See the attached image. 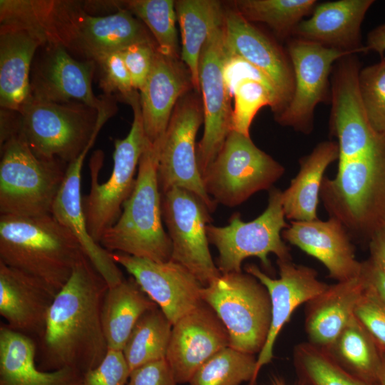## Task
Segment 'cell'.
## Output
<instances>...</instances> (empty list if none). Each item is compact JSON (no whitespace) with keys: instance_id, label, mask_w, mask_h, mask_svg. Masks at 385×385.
Listing matches in <instances>:
<instances>
[{"instance_id":"6da1fadb","label":"cell","mask_w":385,"mask_h":385,"mask_svg":"<svg viewBox=\"0 0 385 385\" xmlns=\"http://www.w3.org/2000/svg\"><path fill=\"white\" fill-rule=\"evenodd\" d=\"M108 289L83 253L48 310L41 339L40 369L68 367L85 373L101 362L108 350L101 321Z\"/></svg>"},{"instance_id":"7a4b0ae2","label":"cell","mask_w":385,"mask_h":385,"mask_svg":"<svg viewBox=\"0 0 385 385\" xmlns=\"http://www.w3.org/2000/svg\"><path fill=\"white\" fill-rule=\"evenodd\" d=\"M319 197L351 240L368 245L385 227V135L362 152L338 160L337 174L324 178Z\"/></svg>"},{"instance_id":"3957f363","label":"cell","mask_w":385,"mask_h":385,"mask_svg":"<svg viewBox=\"0 0 385 385\" xmlns=\"http://www.w3.org/2000/svg\"><path fill=\"white\" fill-rule=\"evenodd\" d=\"M83 253L51 214L0 215V262L38 279L56 294Z\"/></svg>"},{"instance_id":"277c9868","label":"cell","mask_w":385,"mask_h":385,"mask_svg":"<svg viewBox=\"0 0 385 385\" xmlns=\"http://www.w3.org/2000/svg\"><path fill=\"white\" fill-rule=\"evenodd\" d=\"M113 100L107 98L97 110L79 102L54 103L30 96L19 111V134L37 157L68 165L94 143L115 112Z\"/></svg>"},{"instance_id":"5b68a950","label":"cell","mask_w":385,"mask_h":385,"mask_svg":"<svg viewBox=\"0 0 385 385\" xmlns=\"http://www.w3.org/2000/svg\"><path fill=\"white\" fill-rule=\"evenodd\" d=\"M159 148L146 140L134 188L123 205L120 216L99 242L108 252L158 262L171 258V240L163 225L162 193L158 179Z\"/></svg>"},{"instance_id":"8992f818","label":"cell","mask_w":385,"mask_h":385,"mask_svg":"<svg viewBox=\"0 0 385 385\" xmlns=\"http://www.w3.org/2000/svg\"><path fill=\"white\" fill-rule=\"evenodd\" d=\"M128 103L133 111V120L126 137L114 140L113 167L107 181L98 182L104 159L103 151L96 150L90 160L91 189L83 198V205L88 232L98 243L120 216L123 205L134 188L135 176L147 140L138 91Z\"/></svg>"},{"instance_id":"52a82bcc","label":"cell","mask_w":385,"mask_h":385,"mask_svg":"<svg viewBox=\"0 0 385 385\" xmlns=\"http://www.w3.org/2000/svg\"><path fill=\"white\" fill-rule=\"evenodd\" d=\"M68 165L37 157L16 135L1 146L0 215L51 214Z\"/></svg>"},{"instance_id":"ba28073f","label":"cell","mask_w":385,"mask_h":385,"mask_svg":"<svg viewBox=\"0 0 385 385\" xmlns=\"http://www.w3.org/2000/svg\"><path fill=\"white\" fill-rule=\"evenodd\" d=\"M227 330L230 346L255 354L262 350L271 324V302L266 287L248 273L221 274L201 290Z\"/></svg>"},{"instance_id":"9c48e42d","label":"cell","mask_w":385,"mask_h":385,"mask_svg":"<svg viewBox=\"0 0 385 385\" xmlns=\"http://www.w3.org/2000/svg\"><path fill=\"white\" fill-rule=\"evenodd\" d=\"M284 171L250 136L232 130L202 179L207 195L217 204L232 207L257 192L272 189Z\"/></svg>"},{"instance_id":"30bf717a","label":"cell","mask_w":385,"mask_h":385,"mask_svg":"<svg viewBox=\"0 0 385 385\" xmlns=\"http://www.w3.org/2000/svg\"><path fill=\"white\" fill-rule=\"evenodd\" d=\"M282 193L279 189H270L266 209L252 221L244 222L240 214L235 212L226 226H207L209 243L218 251L216 263L222 274L242 272V262L250 257L259 258L268 271L272 270L268 258L270 253L277 260H291L289 249L282 239V232L289 227Z\"/></svg>"},{"instance_id":"8fae6325","label":"cell","mask_w":385,"mask_h":385,"mask_svg":"<svg viewBox=\"0 0 385 385\" xmlns=\"http://www.w3.org/2000/svg\"><path fill=\"white\" fill-rule=\"evenodd\" d=\"M210 213L203 201L187 190L173 188L162 194L163 220L172 243L170 260L188 269L204 287L222 274L209 249Z\"/></svg>"},{"instance_id":"7c38bea8","label":"cell","mask_w":385,"mask_h":385,"mask_svg":"<svg viewBox=\"0 0 385 385\" xmlns=\"http://www.w3.org/2000/svg\"><path fill=\"white\" fill-rule=\"evenodd\" d=\"M203 121V111L191 97L176 104L159 148L158 179L162 194L173 188L187 190L215 212L217 204L207 193L200 173L195 137Z\"/></svg>"},{"instance_id":"4fadbf2b","label":"cell","mask_w":385,"mask_h":385,"mask_svg":"<svg viewBox=\"0 0 385 385\" xmlns=\"http://www.w3.org/2000/svg\"><path fill=\"white\" fill-rule=\"evenodd\" d=\"M287 50L294 73V93L275 120L282 125L308 135L314 128L317 105L327 99L332 65L355 53L297 38L289 42Z\"/></svg>"},{"instance_id":"5bb4252c","label":"cell","mask_w":385,"mask_h":385,"mask_svg":"<svg viewBox=\"0 0 385 385\" xmlns=\"http://www.w3.org/2000/svg\"><path fill=\"white\" fill-rule=\"evenodd\" d=\"M225 57L223 24L210 34L200 58L199 80L203 102L204 132L196 153L201 176L232 131V96L223 75Z\"/></svg>"},{"instance_id":"9a60e30c","label":"cell","mask_w":385,"mask_h":385,"mask_svg":"<svg viewBox=\"0 0 385 385\" xmlns=\"http://www.w3.org/2000/svg\"><path fill=\"white\" fill-rule=\"evenodd\" d=\"M96 68L94 61L78 60L63 46H41L31 66V97L54 103L79 102L99 110L106 96L98 98L93 93Z\"/></svg>"},{"instance_id":"2e32d148","label":"cell","mask_w":385,"mask_h":385,"mask_svg":"<svg viewBox=\"0 0 385 385\" xmlns=\"http://www.w3.org/2000/svg\"><path fill=\"white\" fill-rule=\"evenodd\" d=\"M111 258L135 279L173 325L201 304L204 287L185 267L172 260L158 262L119 252Z\"/></svg>"},{"instance_id":"e0dca14e","label":"cell","mask_w":385,"mask_h":385,"mask_svg":"<svg viewBox=\"0 0 385 385\" xmlns=\"http://www.w3.org/2000/svg\"><path fill=\"white\" fill-rule=\"evenodd\" d=\"M229 346L227 329L203 302L173 325L165 359L177 384L189 383L205 362Z\"/></svg>"},{"instance_id":"ac0fdd59","label":"cell","mask_w":385,"mask_h":385,"mask_svg":"<svg viewBox=\"0 0 385 385\" xmlns=\"http://www.w3.org/2000/svg\"><path fill=\"white\" fill-rule=\"evenodd\" d=\"M279 277L273 279L254 264L247 265V273L257 278L267 289L271 302V324L266 342L257 357L255 377L261 368L270 363L273 349L282 328L296 308L327 289L329 285L317 279L314 269L297 265L291 260H277Z\"/></svg>"},{"instance_id":"d6986e66","label":"cell","mask_w":385,"mask_h":385,"mask_svg":"<svg viewBox=\"0 0 385 385\" xmlns=\"http://www.w3.org/2000/svg\"><path fill=\"white\" fill-rule=\"evenodd\" d=\"M337 66L332 79L329 130L339 144V159H345L368 148L379 133L366 115L359 85V61L349 55L340 58Z\"/></svg>"},{"instance_id":"ffe728a7","label":"cell","mask_w":385,"mask_h":385,"mask_svg":"<svg viewBox=\"0 0 385 385\" xmlns=\"http://www.w3.org/2000/svg\"><path fill=\"white\" fill-rule=\"evenodd\" d=\"M86 13L80 1L1 0L0 27L26 31L42 46L69 51Z\"/></svg>"},{"instance_id":"44dd1931","label":"cell","mask_w":385,"mask_h":385,"mask_svg":"<svg viewBox=\"0 0 385 385\" xmlns=\"http://www.w3.org/2000/svg\"><path fill=\"white\" fill-rule=\"evenodd\" d=\"M224 36L227 53L242 58L272 81L283 111L293 96L294 78L282 50L236 10L225 13Z\"/></svg>"},{"instance_id":"7402d4cb","label":"cell","mask_w":385,"mask_h":385,"mask_svg":"<svg viewBox=\"0 0 385 385\" xmlns=\"http://www.w3.org/2000/svg\"><path fill=\"white\" fill-rule=\"evenodd\" d=\"M282 237L320 261L329 276L342 282L361 275V262L354 254L351 238L342 222L327 220L290 221Z\"/></svg>"},{"instance_id":"603a6c76","label":"cell","mask_w":385,"mask_h":385,"mask_svg":"<svg viewBox=\"0 0 385 385\" xmlns=\"http://www.w3.org/2000/svg\"><path fill=\"white\" fill-rule=\"evenodd\" d=\"M192 87L186 66L156 50L150 74L139 91L144 132L151 143H161L176 104Z\"/></svg>"},{"instance_id":"cb8c5ba5","label":"cell","mask_w":385,"mask_h":385,"mask_svg":"<svg viewBox=\"0 0 385 385\" xmlns=\"http://www.w3.org/2000/svg\"><path fill=\"white\" fill-rule=\"evenodd\" d=\"M55 296L38 279L0 262V314L10 329L41 339Z\"/></svg>"},{"instance_id":"d4e9b609","label":"cell","mask_w":385,"mask_h":385,"mask_svg":"<svg viewBox=\"0 0 385 385\" xmlns=\"http://www.w3.org/2000/svg\"><path fill=\"white\" fill-rule=\"evenodd\" d=\"M93 143L68 165L66 175L53 204L51 215L77 239L83 252L104 278L108 287L125 278L110 252L91 236L81 197V173L86 155Z\"/></svg>"},{"instance_id":"484cf974","label":"cell","mask_w":385,"mask_h":385,"mask_svg":"<svg viewBox=\"0 0 385 385\" xmlns=\"http://www.w3.org/2000/svg\"><path fill=\"white\" fill-rule=\"evenodd\" d=\"M373 0H339L317 4L312 16L299 23L295 38L323 46L366 53L361 43V25Z\"/></svg>"},{"instance_id":"4316f807","label":"cell","mask_w":385,"mask_h":385,"mask_svg":"<svg viewBox=\"0 0 385 385\" xmlns=\"http://www.w3.org/2000/svg\"><path fill=\"white\" fill-rule=\"evenodd\" d=\"M366 282L363 276L337 282L308 302L305 327L309 343L328 350L354 316Z\"/></svg>"},{"instance_id":"83f0119b","label":"cell","mask_w":385,"mask_h":385,"mask_svg":"<svg viewBox=\"0 0 385 385\" xmlns=\"http://www.w3.org/2000/svg\"><path fill=\"white\" fill-rule=\"evenodd\" d=\"M31 337L0 326V385H81L83 373L73 368L40 369Z\"/></svg>"},{"instance_id":"f1b7e54d","label":"cell","mask_w":385,"mask_h":385,"mask_svg":"<svg viewBox=\"0 0 385 385\" xmlns=\"http://www.w3.org/2000/svg\"><path fill=\"white\" fill-rule=\"evenodd\" d=\"M137 42L155 41L145 25L128 9H121L106 16L86 13L69 52L95 61Z\"/></svg>"},{"instance_id":"f546056e","label":"cell","mask_w":385,"mask_h":385,"mask_svg":"<svg viewBox=\"0 0 385 385\" xmlns=\"http://www.w3.org/2000/svg\"><path fill=\"white\" fill-rule=\"evenodd\" d=\"M41 46L26 31L0 27L1 109L19 111L31 96V66Z\"/></svg>"},{"instance_id":"4dcf8cb0","label":"cell","mask_w":385,"mask_h":385,"mask_svg":"<svg viewBox=\"0 0 385 385\" xmlns=\"http://www.w3.org/2000/svg\"><path fill=\"white\" fill-rule=\"evenodd\" d=\"M337 141L317 144L307 155L299 159V170L282 193L283 211L290 221L317 220L320 189L327 167L339 159Z\"/></svg>"},{"instance_id":"1f68e13d","label":"cell","mask_w":385,"mask_h":385,"mask_svg":"<svg viewBox=\"0 0 385 385\" xmlns=\"http://www.w3.org/2000/svg\"><path fill=\"white\" fill-rule=\"evenodd\" d=\"M175 9L181 33V59L190 72L193 88L200 92V53L210 34L223 25L225 12L221 2L215 0H178Z\"/></svg>"},{"instance_id":"d6a6232c","label":"cell","mask_w":385,"mask_h":385,"mask_svg":"<svg viewBox=\"0 0 385 385\" xmlns=\"http://www.w3.org/2000/svg\"><path fill=\"white\" fill-rule=\"evenodd\" d=\"M158 305L131 277L108 287L101 312L103 330L108 349L123 351L138 319Z\"/></svg>"},{"instance_id":"836d02e7","label":"cell","mask_w":385,"mask_h":385,"mask_svg":"<svg viewBox=\"0 0 385 385\" xmlns=\"http://www.w3.org/2000/svg\"><path fill=\"white\" fill-rule=\"evenodd\" d=\"M326 351L347 371L377 385L382 349L355 315Z\"/></svg>"},{"instance_id":"e575fe53","label":"cell","mask_w":385,"mask_h":385,"mask_svg":"<svg viewBox=\"0 0 385 385\" xmlns=\"http://www.w3.org/2000/svg\"><path fill=\"white\" fill-rule=\"evenodd\" d=\"M172 328L173 324L158 307L141 316L122 351L130 372L165 359Z\"/></svg>"},{"instance_id":"d590c367","label":"cell","mask_w":385,"mask_h":385,"mask_svg":"<svg viewBox=\"0 0 385 385\" xmlns=\"http://www.w3.org/2000/svg\"><path fill=\"white\" fill-rule=\"evenodd\" d=\"M236 11L248 21L267 24L282 38L292 35L303 18L313 12L315 0H238Z\"/></svg>"},{"instance_id":"8d00e7d4","label":"cell","mask_w":385,"mask_h":385,"mask_svg":"<svg viewBox=\"0 0 385 385\" xmlns=\"http://www.w3.org/2000/svg\"><path fill=\"white\" fill-rule=\"evenodd\" d=\"M294 361L299 385H376L347 371L327 351L309 342L295 348Z\"/></svg>"},{"instance_id":"74e56055","label":"cell","mask_w":385,"mask_h":385,"mask_svg":"<svg viewBox=\"0 0 385 385\" xmlns=\"http://www.w3.org/2000/svg\"><path fill=\"white\" fill-rule=\"evenodd\" d=\"M257 358L254 354L227 346L205 362L190 385H255Z\"/></svg>"},{"instance_id":"f35d334b","label":"cell","mask_w":385,"mask_h":385,"mask_svg":"<svg viewBox=\"0 0 385 385\" xmlns=\"http://www.w3.org/2000/svg\"><path fill=\"white\" fill-rule=\"evenodd\" d=\"M123 6L147 26L159 53L179 58L175 1L129 0L123 1Z\"/></svg>"},{"instance_id":"ab89813d","label":"cell","mask_w":385,"mask_h":385,"mask_svg":"<svg viewBox=\"0 0 385 385\" xmlns=\"http://www.w3.org/2000/svg\"><path fill=\"white\" fill-rule=\"evenodd\" d=\"M234 108L232 115V130L250 135L252 122L258 111L270 106L275 114L277 103L271 93L261 83L250 79L239 82L234 88Z\"/></svg>"},{"instance_id":"60d3db41","label":"cell","mask_w":385,"mask_h":385,"mask_svg":"<svg viewBox=\"0 0 385 385\" xmlns=\"http://www.w3.org/2000/svg\"><path fill=\"white\" fill-rule=\"evenodd\" d=\"M359 85L371 127L377 133L385 135V58L361 69Z\"/></svg>"},{"instance_id":"b9f144b4","label":"cell","mask_w":385,"mask_h":385,"mask_svg":"<svg viewBox=\"0 0 385 385\" xmlns=\"http://www.w3.org/2000/svg\"><path fill=\"white\" fill-rule=\"evenodd\" d=\"M94 61L99 70V83L105 96H116L128 103L137 90L133 86L120 51L105 54Z\"/></svg>"},{"instance_id":"7bdbcfd3","label":"cell","mask_w":385,"mask_h":385,"mask_svg":"<svg viewBox=\"0 0 385 385\" xmlns=\"http://www.w3.org/2000/svg\"><path fill=\"white\" fill-rule=\"evenodd\" d=\"M354 315L381 348L385 349V304L367 282Z\"/></svg>"},{"instance_id":"ee69618b","label":"cell","mask_w":385,"mask_h":385,"mask_svg":"<svg viewBox=\"0 0 385 385\" xmlns=\"http://www.w3.org/2000/svg\"><path fill=\"white\" fill-rule=\"evenodd\" d=\"M130 374L123 351L108 349L96 367L83 373L81 385H127Z\"/></svg>"},{"instance_id":"f6af8a7d","label":"cell","mask_w":385,"mask_h":385,"mask_svg":"<svg viewBox=\"0 0 385 385\" xmlns=\"http://www.w3.org/2000/svg\"><path fill=\"white\" fill-rule=\"evenodd\" d=\"M223 75L231 96L234 88L239 82L245 79L253 80L267 88L274 98L277 103V113L274 114V117L279 115L282 112V106L278 93L272 81L262 71L251 63L238 56L227 53L226 50L223 66Z\"/></svg>"},{"instance_id":"bcb514c9","label":"cell","mask_w":385,"mask_h":385,"mask_svg":"<svg viewBox=\"0 0 385 385\" xmlns=\"http://www.w3.org/2000/svg\"><path fill=\"white\" fill-rule=\"evenodd\" d=\"M134 89L140 91L151 71L156 52L155 42H137L120 51Z\"/></svg>"},{"instance_id":"7dc6e473","label":"cell","mask_w":385,"mask_h":385,"mask_svg":"<svg viewBox=\"0 0 385 385\" xmlns=\"http://www.w3.org/2000/svg\"><path fill=\"white\" fill-rule=\"evenodd\" d=\"M127 385H177L165 359L133 370Z\"/></svg>"},{"instance_id":"c3c4849f","label":"cell","mask_w":385,"mask_h":385,"mask_svg":"<svg viewBox=\"0 0 385 385\" xmlns=\"http://www.w3.org/2000/svg\"><path fill=\"white\" fill-rule=\"evenodd\" d=\"M361 274L385 304V273L369 258L361 262Z\"/></svg>"},{"instance_id":"681fc988","label":"cell","mask_w":385,"mask_h":385,"mask_svg":"<svg viewBox=\"0 0 385 385\" xmlns=\"http://www.w3.org/2000/svg\"><path fill=\"white\" fill-rule=\"evenodd\" d=\"M372 262L385 273V227L379 230L368 244Z\"/></svg>"},{"instance_id":"f907efd6","label":"cell","mask_w":385,"mask_h":385,"mask_svg":"<svg viewBox=\"0 0 385 385\" xmlns=\"http://www.w3.org/2000/svg\"><path fill=\"white\" fill-rule=\"evenodd\" d=\"M365 48L366 52L373 51L381 56L383 55L385 51V24L377 26L368 34Z\"/></svg>"},{"instance_id":"816d5d0a","label":"cell","mask_w":385,"mask_h":385,"mask_svg":"<svg viewBox=\"0 0 385 385\" xmlns=\"http://www.w3.org/2000/svg\"><path fill=\"white\" fill-rule=\"evenodd\" d=\"M377 385H385V349H382V365Z\"/></svg>"}]
</instances>
